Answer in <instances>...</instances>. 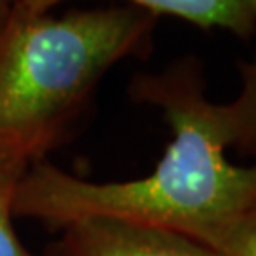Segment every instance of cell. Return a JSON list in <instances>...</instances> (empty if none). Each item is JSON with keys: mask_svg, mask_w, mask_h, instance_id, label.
<instances>
[{"mask_svg": "<svg viewBox=\"0 0 256 256\" xmlns=\"http://www.w3.org/2000/svg\"><path fill=\"white\" fill-rule=\"evenodd\" d=\"M158 16L129 4L54 18L8 10L0 28V137L34 162L64 140L116 63L146 59Z\"/></svg>", "mask_w": 256, "mask_h": 256, "instance_id": "2", "label": "cell"}, {"mask_svg": "<svg viewBox=\"0 0 256 256\" xmlns=\"http://www.w3.org/2000/svg\"><path fill=\"white\" fill-rule=\"evenodd\" d=\"M34 160L10 138L0 137V256H57L55 248L48 254H34L19 241L14 228V202L28 167Z\"/></svg>", "mask_w": 256, "mask_h": 256, "instance_id": "5", "label": "cell"}, {"mask_svg": "<svg viewBox=\"0 0 256 256\" xmlns=\"http://www.w3.org/2000/svg\"><path fill=\"white\" fill-rule=\"evenodd\" d=\"M220 256H256V200L209 239Z\"/></svg>", "mask_w": 256, "mask_h": 256, "instance_id": "7", "label": "cell"}, {"mask_svg": "<svg viewBox=\"0 0 256 256\" xmlns=\"http://www.w3.org/2000/svg\"><path fill=\"white\" fill-rule=\"evenodd\" d=\"M57 256H220L214 248L167 230L90 218L63 230Z\"/></svg>", "mask_w": 256, "mask_h": 256, "instance_id": "3", "label": "cell"}, {"mask_svg": "<svg viewBox=\"0 0 256 256\" xmlns=\"http://www.w3.org/2000/svg\"><path fill=\"white\" fill-rule=\"evenodd\" d=\"M135 102L162 110L173 131L164 158L135 180L93 182L40 160L19 184L14 218L61 230L110 218L167 230L203 245L256 200V164L234 165L222 104L210 102L198 57H180L129 84Z\"/></svg>", "mask_w": 256, "mask_h": 256, "instance_id": "1", "label": "cell"}, {"mask_svg": "<svg viewBox=\"0 0 256 256\" xmlns=\"http://www.w3.org/2000/svg\"><path fill=\"white\" fill-rule=\"evenodd\" d=\"M6 18H8V2L6 0H0V28L4 25Z\"/></svg>", "mask_w": 256, "mask_h": 256, "instance_id": "8", "label": "cell"}, {"mask_svg": "<svg viewBox=\"0 0 256 256\" xmlns=\"http://www.w3.org/2000/svg\"><path fill=\"white\" fill-rule=\"evenodd\" d=\"M241 92L236 101L222 104L230 146L256 158V59L241 63Z\"/></svg>", "mask_w": 256, "mask_h": 256, "instance_id": "6", "label": "cell"}, {"mask_svg": "<svg viewBox=\"0 0 256 256\" xmlns=\"http://www.w3.org/2000/svg\"><path fill=\"white\" fill-rule=\"evenodd\" d=\"M8 10L50 14L64 0H6ZM154 16H174L202 28H224L248 40L256 30V0H124Z\"/></svg>", "mask_w": 256, "mask_h": 256, "instance_id": "4", "label": "cell"}]
</instances>
